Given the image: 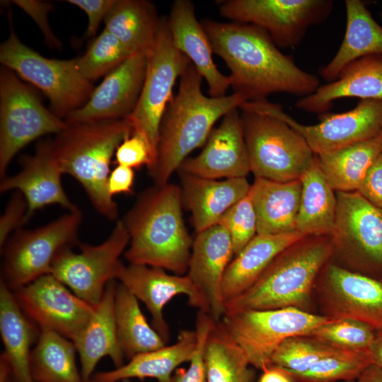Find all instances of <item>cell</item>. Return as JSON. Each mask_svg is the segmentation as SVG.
Returning <instances> with one entry per match:
<instances>
[{
    "mask_svg": "<svg viewBox=\"0 0 382 382\" xmlns=\"http://www.w3.org/2000/svg\"><path fill=\"white\" fill-rule=\"evenodd\" d=\"M303 236L297 231L257 234L231 260L225 272L222 283L225 303L250 287L279 253Z\"/></svg>",
    "mask_w": 382,
    "mask_h": 382,
    "instance_id": "cell-29",
    "label": "cell"
},
{
    "mask_svg": "<svg viewBox=\"0 0 382 382\" xmlns=\"http://www.w3.org/2000/svg\"><path fill=\"white\" fill-rule=\"evenodd\" d=\"M197 345L195 331L183 330L177 342L132 357L123 366L93 376L98 382H117L132 378H154L158 382H172V373L185 361L191 360Z\"/></svg>",
    "mask_w": 382,
    "mask_h": 382,
    "instance_id": "cell-31",
    "label": "cell"
},
{
    "mask_svg": "<svg viewBox=\"0 0 382 382\" xmlns=\"http://www.w3.org/2000/svg\"><path fill=\"white\" fill-rule=\"evenodd\" d=\"M116 279L145 304L152 325L163 340L169 341V328L163 316L165 306L178 295H186L190 306L207 313L206 303L186 275L169 274L165 270L144 265H122Z\"/></svg>",
    "mask_w": 382,
    "mask_h": 382,
    "instance_id": "cell-19",
    "label": "cell"
},
{
    "mask_svg": "<svg viewBox=\"0 0 382 382\" xmlns=\"http://www.w3.org/2000/svg\"><path fill=\"white\" fill-rule=\"evenodd\" d=\"M167 18L174 45L206 81L209 96L214 98L226 96L231 85L230 76L221 73L214 62L210 41L196 17L192 2L175 0Z\"/></svg>",
    "mask_w": 382,
    "mask_h": 382,
    "instance_id": "cell-23",
    "label": "cell"
},
{
    "mask_svg": "<svg viewBox=\"0 0 382 382\" xmlns=\"http://www.w3.org/2000/svg\"><path fill=\"white\" fill-rule=\"evenodd\" d=\"M301 192L296 231L303 236H329L337 210L336 192L324 176L316 156L300 178Z\"/></svg>",
    "mask_w": 382,
    "mask_h": 382,
    "instance_id": "cell-32",
    "label": "cell"
},
{
    "mask_svg": "<svg viewBox=\"0 0 382 382\" xmlns=\"http://www.w3.org/2000/svg\"><path fill=\"white\" fill-rule=\"evenodd\" d=\"M10 25L9 36L0 47L1 63L40 89L58 117H66L82 107L94 88L79 71L76 59L62 60L40 55L25 45L11 23Z\"/></svg>",
    "mask_w": 382,
    "mask_h": 382,
    "instance_id": "cell-10",
    "label": "cell"
},
{
    "mask_svg": "<svg viewBox=\"0 0 382 382\" xmlns=\"http://www.w3.org/2000/svg\"><path fill=\"white\" fill-rule=\"evenodd\" d=\"M323 316L364 323L382 332V279L342 267L331 260L320 272L314 293Z\"/></svg>",
    "mask_w": 382,
    "mask_h": 382,
    "instance_id": "cell-16",
    "label": "cell"
},
{
    "mask_svg": "<svg viewBox=\"0 0 382 382\" xmlns=\"http://www.w3.org/2000/svg\"><path fill=\"white\" fill-rule=\"evenodd\" d=\"M347 25L342 44L331 61L320 70L325 81H333L352 62L382 54V26L359 0L345 1Z\"/></svg>",
    "mask_w": 382,
    "mask_h": 382,
    "instance_id": "cell-28",
    "label": "cell"
},
{
    "mask_svg": "<svg viewBox=\"0 0 382 382\" xmlns=\"http://www.w3.org/2000/svg\"><path fill=\"white\" fill-rule=\"evenodd\" d=\"M138 301L125 286L117 284L114 313L117 337L125 357L129 359L166 345L148 323Z\"/></svg>",
    "mask_w": 382,
    "mask_h": 382,
    "instance_id": "cell-36",
    "label": "cell"
},
{
    "mask_svg": "<svg viewBox=\"0 0 382 382\" xmlns=\"http://www.w3.org/2000/svg\"><path fill=\"white\" fill-rule=\"evenodd\" d=\"M115 156L117 165L132 169L146 166L149 170L154 164L148 143L142 136L133 132L118 146Z\"/></svg>",
    "mask_w": 382,
    "mask_h": 382,
    "instance_id": "cell-44",
    "label": "cell"
},
{
    "mask_svg": "<svg viewBox=\"0 0 382 382\" xmlns=\"http://www.w3.org/2000/svg\"><path fill=\"white\" fill-rule=\"evenodd\" d=\"M117 0H68L85 11L88 16L86 36H94L102 20H104Z\"/></svg>",
    "mask_w": 382,
    "mask_h": 382,
    "instance_id": "cell-47",
    "label": "cell"
},
{
    "mask_svg": "<svg viewBox=\"0 0 382 382\" xmlns=\"http://www.w3.org/2000/svg\"><path fill=\"white\" fill-rule=\"evenodd\" d=\"M382 154V133L371 139L316 155L335 192L357 191L368 170Z\"/></svg>",
    "mask_w": 382,
    "mask_h": 382,
    "instance_id": "cell-34",
    "label": "cell"
},
{
    "mask_svg": "<svg viewBox=\"0 0 382 382\" xmlns=\"http://www.w3.org/2000/svg\"><path fill=\"white\" fill-rule=\"evenodd\" d=\"M134 180L132 168L117 165L110 173L108 190L111 197L117 194L132 192Z\"/></svg>",
    "mask_w": 382,
    "mask_h": 382,
    "instance_id": "cell-49",
    "label": "cell"
},
{
    "mask_svg": "<svg viewBox=\"0 0 382 382\" xmlns=\"http://www.w3.org/2000/svg\"><path fill=\"white\" fill-rule=\"evenodd\" d=\"M347 382H382V368L371 364L357 378Z\"/></svg>",
    "mask_w": 382,
    "mask_h": 382,
    "instance_id": "cell-51",
    "label": "cell"
},
{
    "mask_svg": "<svg viewBox=\"0 0 382 382\" xmlns=\"http://www.w3.org/2000/svg\"><path fill=\"white\" fill-rule=\"evenodd\" d=\"M74 342L49 330H40L32 349L30 367L35 382H84L76 363Z\"/></svg>",
    "mask_w": 382,
    "mask_h": 382,
    "instance_id": "cell-35",
    "label": "cell"
},
{
    "mask_svg": "<svg viewBox=\"0 0 382 382\" xmlns=\"http://www.w3.org/2000/svg\"><path fill=\"white\" fill-rule=\"evenodd\" d=\"M296 308L226 313L219 321L245 353L250 364L264 371L279 345L294 336H307L318 327L334 320Z\"/></svg>",
    "mask_w": 382,
    "mask_h": 382,
    "instance_id": "cell-9",
    "label": "cell"
},
{
    "mask_svg": "<svg viewBox=\"0 0 382 382\" xmlns=\"http://www.w3.org/2000/svg\"><path fill=\"white\" fill-rule=\"evenodd\" d=\"M204 358L208 382H255L253 367L219 322L209 332Z\"/></svg>",
    "mask_w": 382,
    "mask_h": 382,
    "instance_id": "cell-37",
    "label": "cell"
},
{
    "mask_svg": "<svg viewBox=\"0 0 382 382\" xmlns=\"http://www.w3.org/2000/svg\"><path fill=\"white\" fill-rule=\"evenodd\" d=\"M233 255L231 236L219 224L197 233L193 241L187 275L203 297L207 313L216 322L226 312L222 283Z\"/></svg>",
    "mask_w": 382,
    "mask_h": 382,
    "instance_id": "cell-21",
    "label": "cell"
},
{
    "mask_svg": "<svg viewBox=\"0 0 382 382\" xmlns=\"http://www.w3.org/2000/svg\"><path fill=\"white\" fill-rule=\"evenodd\" d=\"M11 376L9 364L4 355L0 357V382H10Z\"/></svg>",
    "mask_w": 382,
    "mask_h": 382,
    "instance_id": "cell-53",
    "label": "cell"
},
{
    "mask_svg": "<svg viewBox=\"0 0 382 382\" xmlns=\"http://www.w3.org/2000/svg\"><path fill=\"white\" fill-rule=\"evenodd\" d=\"M332 7L331 0H228L220 4L219 13L263 30L278 47L291 48L310 26L327 19Z\"/></svg>",
    "mask_w": 382,
    "mask_h": 382,
    "instance_id": "cell-14",
    "label": "cell"
},
{
    "mask_svg": "<svg viewBox=\"0 0 382 382\" xmlns=\"http://www.w3.org/2000/svg\"><path fill=\"white\" fill-rule=\"evenodd\" d=\"M13 2L35 21L50 45L55 47L59 46V42L52 32L48 22V13L52 9L50 4L33 0H16Z\"/></svg>",
    "mask_w": 382,
    "mask_h": 382,
    "instance_id": "cell-46",
    "label": "cell"
},
{
    "mask_svg": "<svg viewBox=\"0 0 382 382\" xmlns=\"http://www.w3.org/2000/svg\"><path fill=\"white\" fill-rule=\"evenodd\" d=\"M202 79L191 62L180 77L178 91L161 122L156 162L149 170L156 185L167 184L189 154L205 144L215 122L248 100L239 93L207 97L201 89Z\"/></svg>",
    "mask_w": 382,
    "mask_h": 382,
    "instance_id": "cell-3",
    "label": "cell"
},
{
    "mask_svg": "<svg viewBox=\"0 0 382 382\" xmlns=\"http://www.w3.org/2000/svg\"><path fill=\"white\" fill-rule=\"evenodd\" d=\"M301 192L300 179L277 182L255 178L250 194L257 216V234L296 232Z\"/></svg>",
    "mask_w": 382,
    "mask_h": 382,
    "instance_id": "cell-27",
    "label": "cell"
},
{
    "mask_svg": "<svg viewBox=\"0 0 382 382\" xmlns=\"http://www.w3.org/2000/svg\"><path fill=\"white\" fill-rule=\"evenodd\" d=\"M181 176L183 202L192 213L197 233L218 224L251 187L246 178L219 180L185 173Z\"/></svg>",
    "mask_w": 382,
    "mask_h": 382,
    "instance_id": "cell-25",
    "label": "cell"
},
{
    "mask_svg": "<svg viewBox=\"0 0 382 382\" xmlns=\"http://www.w3.org/2000/svg\"><path fill=\"white\" fill-rule=\"evenodd\" d=\"M178 170L215 180L246 178L250 168L240 108L227 112L219 126L212 129L202 151L187 158Z\"/></svg>",
    "mask_w": 382,
    "mask_h": 382,
    "instance_id": "cell-20",
    "label": "cell"
},
{
    "mask_svg": "<svg viewBox=\"0 0 382 382\" xmlns=\"http://www.w3.org/2000/svg\"><path fill=\"white\" fill-rule=\"evenodd\" d=\"M334 226L328 236L331 260L348 270L382 274V210L358 191L336 192Z\"/></svg>",
    "mask_w": 382,
    "mask_h": 382,
    "instance_id": "cell-8",
    "label": "cell"
},
{
    "mask_svg": "<svg viewBox=\"0 0 382 382\" xmlns=\"http://www.w3.org/2000/svg\"><path fill=\"white\" fill-rule=\"evenodd\" d=\"M377 332L352 319H335L314 329L308 335L339 350L368 351Z\"/></svg>",
    "mask_w": 382,
    "mask_h": 382,
    "instance_id": "cell-41",
    "label": "cell"
},
{
    "mask_svg": "<svg viewBox=\"0 0 382 382\" xmlns=\"http://www.w3.org/2000/svg\"><path fill=\"white\" fill-rule=\"evenodd\" d=\"M28 209L27 202L23 195L16 191L0 218V245H4L11 233L23 224Z\"/></svg>",
    "mask_w": 382,
    "mask_h": 382,
    "instance_id": "cell-45",
    "label": "cell"
},
{
    "mask_svg": "<svg viewBox=\"0 0 382 382\" xmlns=\"http://www.w3.org/2000/svg\"><path fill=\"white\" fill-rule=\"evenodd\" d=\"M338 351L313 337L294 336L279 345L271 357V364L293 372H303Z\"/></svg>",
    "mask_w": 382,
    "mask_h": 382,
    "instance_id": "cell-40",
    "label": "cell"
},
{
    "mask_svg": "<svg viewBox=\"0 0 382 382\" xmlns=\"http://www.w3.org/2000/svg\"><path fill=\"white\" fill-rule=\"evenodd\" d=\"M240 109L284 121L302 136L315 155L366 141L382 133V99L361 100L354 109L323 117L314 125L299 123L281 105L266 99L246 101Z\"/></svg>",
    "mask_w": 382,
    "mask_h": 382,
    "instance_id": "cell-13",
    "label": "cell"
},
{
    "mask_svg": "<svg viewBox=\"0 0 382 382\" xmlns=\"http://www.w3.org/2000/svg\"><path fill=\"white\" fill-rule=\"evenodd\" d=\"M10 382H11V381H10Z\"/></svg>",
    "mask_w": 382,
    "mask_h": 382,
    "instance_id": "cell-56",
    "label": "cell"
},
{
    "mask_svg": "<svg viewBox=\"0 0 382 382\" xmlns=\"http://www.w3.org/2000/svg\"><path fill=\"white\" fill-rule=\"evenodd\" d=\"M116 287L115 280L107 284L90 320L73 341L79 356L84 382L91 380L97 364L105 357L111 359L115 368L124 365L125 355L119 343L115 320Z\"/></svg>",
    "mask_w": 382,
    "mask_h": 382,
    "instance_id": "cell-24",
    "label": "cell"
},
{
    "mask_svg": "<svg viewBox=\"0 0 382 382\" xmlns=\"http://www.w3.org/2000/svg\"><path fill=\"white\" fill-rule=\"evenodd\" d=\"M382 99V54L360 58L349 64L337 79L319 86L296 103L303 111L322 113L342 98Z\"/></svg>",
    "mask_w": 382,
    "mask_h": 382,
    "instance_id": "cell-26",
    "label": "cell"
},
{
    "mask_svg": "<svg viewBox=\"0 0 382 382\" xmlns=\"http://www.w3.org/2000/svg\"><path fill=\"white\" fill-rule=\"evenodd\" d=\"M240 110L255 178L277 182L299 180L316 157L302 136L277 117Z\"/></svg>",
    "mask_w": 382,
    "mask_h": 382,
    "instance_id": "cell-6",
    "label": "cell"
},
{
    "mask_svg": "<svg viewBox=\"0 0 382 382\" xmlns=\"http://www.w3.org/2000/svg\"><path fill=\"white\" fill-rule=\"evenodd\" d=\"M132 131L126 119L67 124L51 140L62 173L74 178L95 209L110 221L118 216L117 205L108 190L111 159Z\"/></svg>",
    "mask_w": 382,
    "mask_h": 382,
    "instance_id": "cell-5",
    "label": "cell"
},
{
    "mask_svg": "<svg viewBox=\"0 0 382 382\" xmlns=\"http://www.w3.org/2000/svg\"><path fill=\"white\" fill-rule=\"evenodd\" d=\"M357 191L382 210V154L371 166Z\"/></svg>",
    "mask_w": 382,
    "mask_h": 382,
    "instance_id": "cell-48",
    "label": "cell"
},
{
    "mask_svg": "<svg viewBox=\"0 0 382 382\" xmlns=\"http://www.w3.org/2000/svg\"><path fill=\"white\" fill-rule=\"evenodd\" d=\"M23 313L13 292L0 283V333L5 351L3 352L14 382H35L30 360L31 346L40 330Z\"/></svg>",
    "mask_w": 382,
    "mask_h": 382,
    "instance_id": "cell-30",
    "label": "cell"
},
{
    "mask_svg": "<svg viewBox=\"0 0 382 382\" xmlns=\"http://www.w3.org/2000/svg\"><path fill=\"white\" fill-rule=\"evenodd\" d=\"M105 29L132 54L151 50L160 19L154 6L144 0H117L105 19Z\"/></svg>",
    "mask_w": 382,
    "mask_h": 382,
    "instance_id": "cell-33",
    "label": "cell"
},
{
    "mask_svg": "<svg viewBox=\"0 0 382 382\" xmlns=\"http://www.w3.org/2000/svg\"><path fill=\"white\" fill-rule=\"evenodd\" d=\"M214 322L208 313L198 311L195 330L197 345L190 361V365L187 369H176L172 376V382H208L204 352L208 336Z\"/></svg>",
    "mask_w": 382,
    "mask_h": 382,
    "instance_id": "cell-43",
    "label": "cell"
},
{
    "mask_svg": "<svg viewBox=\"0 0 382 382\" xmlns=\"http://www.w3.org/2000/svg\"><path fill=\"white\" fill-rule=\"evenodd\" d=\"M67 126L48 110L35 93L14 74L4 68L0 74V175L16 154L33 140L59 134Z\"/></svg>",
    "mask_w": 382,
    "mask_h": 382,
    "instance_id": "cell-12",
    "label": "cell"
},
{
    "mask_svg": "<svg viewBox=\"0 0 382 382\" xmlns=\"http://www.w3.org/2000/svg\"><path fill=\"white\" fill-rule=\"evenodd\" d=\"M381 17L382 18V12L380 13Z\"/></svg>",
    "mask_w": 382,
    "mask_h": 382,
    "instance_id": "cell-55",
    "label": "cell"
},
{
    "mask_svg": "<svg viewBox=\"0 0 382 382\" xmlns=\"http://www.w3.org/2000/svg\"><path fill=\"white\" fill-rule=\"evenodd\" d=\"M82 218L78 209L43 226L17 229L1 248V282L15 291L50 274L59 255L78 243Z\"/></svg>",
    "mask_w": 382,
    "mask_h": 382,
    "instance_id": "cell-7",
    "label": "cell"
},
{
    "mask_svg": "<svg viewBox=\"0 0 382 382\" xmlns=\"http://www.w3.org/2000/svg\"><path fill=\"white\" fill-rule=\"evenodd\" d=\"M147 55L131 54L94 88L88 101L66 117L67 124L125 119L134 109L144 81Z\"/></svg>",
    "mask_w": 382,
    "mask_h": 382,
    "instance_id": "cell-18",
    "label": "cell"
},
{
    "mask_svg": "<svg viewBox=\"0 0 382 382\" xmlns=\"http://www.w3.org/2000/svg\"><path fill=\"white\" fill-rule=\"evenodd\" d=\"M182 190L174 184L141 192L122 221L129 235L124 255L130 264L187 272L193 241L182 214Z\"/></svg>",
    "mask_w": 382,
    "mask_h": 382,
    "instance_id": "cell-2",
    "label": "cell"
},
{
    "mask_svg": "<svg viewBox=\"0 0 382 382\" xmlns=\"http://www.w3.org/2000/svg\"><path fill=\"white\" fill-rule=\"evenodd\" d=\"M131 54L115 35L104 29L86 53L76 58V64L81 76L91 82L113 71Z\"/></svg>",
    "mask_w": 382,
    "mask_h": 382,
    "instance_id": "cell-39",
    "label": "cell"
},
{
    "mask_svg": "<svg viewBox=\"0 0 382 382\" xmlns=\"http://www.w3.org/2000/svg\"><path fill=\"white\" fill-rule=\"evenodd\" d=\"M219 224L228 232L235 255L257 234V222L250 191L221 218Z\"/></svg>",
    "mask_w": 382,
    "mask_h": 382,
    "instance_id": "cell-42",
    "label": "cell"
},
{
    "mask_svg": "<svg viewBox=\"0 0 382 382\" xmlns=\"http://www.w3.org/2000/svg\"><path fill=\"white\" fill-rule=\"evenodd\" d=\"M202 25L213 52L231 71L233 93L244 95L248 101L265 100L276 93L304 97L319 87L318 76L302 70L282 53L263 30L249 24L207 19Z\"/></svg>",
    "mask_w": 382,
    "mask_h": 382,
    "instance_id": "cell-1",
    "label": "cell"
},
{
    "mask_svg": "<svg viewBox=\"0 0 382 382\" xmlns=\"http://www.w3.org/2000/svg\"><path fill=\"white\" fill-rule=\"evenodd\" d=\"M129 243L122 220L108 238L96 245L79 244L80 251L68 248L56 258L50 274L93 307L101 300L107 284L115 280L123 265L120 260Z\"/></svg>",
    "mask_w": 382,
    "mask_h": 382,
    "instance_id": "cell-15",
    "label": "cell"
},
{
    "mask_svg": "<svg viewBox=\"0 0 382 382\" xmlns=\"http://www.w3.org/2000/svg\"><path fill=\"white\" fill-rule=\"evenodd\" d=\"M87 382H98V381H96L95 380L93 379H91L89 380ZM117 382H129L127 380H122V381H117Z\"/></svg>",
    "mask_w": 382,
    "mask_h": 382,
    "instance_id": "cell-54",
    "label": "cell"
},
{
    "mask_svg": "<svg viewBox=\"0 0 382 382\" xmlns=\"http://www.w3.org/2000/svg\"><path fill=\"white\" fill-rule=\"evenodd\" d=\"M332 256L329 237L303 236L279 253L250 287L227 301L225 313L290 307L308 311L317 277Z\"/></svg>",
    "mask_w": 382,
    "mask_h": 382,
    "instance_id": "cell-4",
    "label": "cell"
},
{
    "mask_svg": "<svg viewBox=\"0 0 382 382\" xmlns=\"http://www.w3.org/2000/svg\"><path fill=\"white\" fill-rule=\"evenodd\" d=\"M369 353L372 364L382 368V332H377L369 349Z\"/></svg>",
    "mask_w": 382,
    "mask_h": 382,
    "instance_id": "cell-52",
    "label": "cell"
},
{
    "mask_svg": "<svg viewBox=\"0 0 382 382\" xmlns=\"http://www.w3.org/2000/svg\"><path fill=\"white\" fill-rule=\"evenodd\" d=\"M371 364L369 350H340L320 359L305 371L284 369L294 382H347L357 378Z\"/></svg>",
    "mask_w": 382,
    "mask_h": 382,
    "instance_id": "cell-38",
    "label": "cell"
},
{
    "mask_svg": "<svg viewBox=\"0 0 382 382\" xmlns=\"http://www.w3.org/2000/svg\"><path fill=\"white\" fill-rule=\"evenodd\" d=\"M19 173L4 176L0 183V192L16 190L25 197L28 209L23 224L37 210L51 204L60 205L68 212L79 208L74 204L62 187L63 175L54 156L52 141H40L31 156L23 158Z\"/></svg>",
    "mask_w": 382,
    "mask_h": 382,
    "instance_id": "cell-22",
    "label": "cell"
},
{
    "mask_svg": "<svg viewBox=\"0 0 382 382\" xmlns=\"http://www.w3.org/2000/svg\"><path fill=\"white\" fill-rule=\"evenodd\" d=\"M25 316L40 330L54 331L72 342L94 312L53 275H43L13 291Z\"/></svg>",
    "mask_w": 382,
    "mask_h": 382,
    "instance_id": "cell-17",
    "label": "cell"
},
{
    "mask_svg": "<svg viewBox=\"0 0 382 382\" xmlns=\"http://www.w3.org/2000/svg\"><path fill=\"white\" fill-rule=\"evenodd\" d=\"M262 371L259 382H294L283 368L271 365Z\"/></svg>",
    "mask_w": 382,
    "mask_h": 382,
    "instance_id": "cell-50",
    "label": "cell"
},
{
    "mask_svg": "<svg viewBox=\"0 0 382 382\" xmlns=\"http://www.w3.org/2000/svg\"><path fill=\"white\" fill-rule=\"evenodd\" d=\"M190 62L174 45L168 18L160 19L154 45L147 54L146 74L139 100L125 118L132 125V132L142 136L148 143L154 164L162 118L173 98V88L177 79Z\"/></svg>",
    "mask_w": 382,
    "mask_h": 382,
    "instance_id": "cell-11",
    "label": "cell"
}]
</instances>
